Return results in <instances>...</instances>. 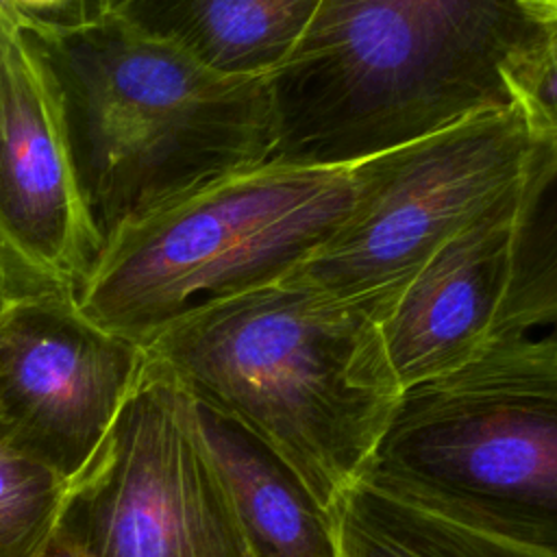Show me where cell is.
I'll return each instance as SVG.
<instances>
[{
  "label": "cell",
  "instance_id": "obj_22",
  "mask_svg": "<svg viewBox=\"0 0 557 557\" xmlns=\"http://www.w3.org/2000/svg\"><path fill=\"white\" fill-rule=\"evenodd\" d=\"M0 20H2V0H0Z\"/></svg>",
  "mask_w": 557,
  "mask_h": 557
},
{
  "label": "cell",
  "instance_id": "obj_15",
  "mask_svg": "<svg viewBox=\"0 0 557 557\" xmlns=\"http://www.w3.org/2000/svg\"><path fill=\"white\" fill-rule=\"evenodd\" d=\"M67 479L0 446V557H41L54 540Z\"/></svg>",
  "mask_w": 557,
  "mask_h": 557
},
{
  "label": "cell",
  "instance_id": "obj_5",
  "mask_svg": "<svg viewBox=\"0 0 557 557\" xmlns=\"http://www.w3.org/2000/svg\"><path fill=\"white\" fill-rule=\"evenodd\" d=\"M359 483L557 557V333L496 337L405 389Z\"/></svg>",
  "mask_w": 557,
  "mask_h": 557
},
{
  "label": "cell",
  "instance_id": "obj_18",
  "mask_svg": "<svg viewBox=\"0 0 557 557\" xmlns=\"http://www.w3.org/2000/svg\"><path fill=\"white\" fill-rule=\"evenodd\" d=\"M9 7L20 11L22 15L37 17L44 22H54L65 4V0H4Z\"/></svg>",
  "mask_w": 557,
  "mask_h": 557
},
{
  "label": "cell",
  "instance_id": "obj_2",
  "mask_svg": "<svg viewBox=\"0 0 557 557\" xmlns=\"http://www.w3.org/2000/svg\"><path fill=\"white\" fill-rule=\"evenodd\" d=\"M15 13L57 87L102 246L205 183L272 159L270 78L218 74L122 15L59 26Z\"/></svg>",
  "mask_w": 557,
  "mask_h": 557
},
{
  "label": "cell",
  "instance_id": "obj_7",
  "mask_svg": "<svg viewBox=\"0 0 557 557\" xmlns=\"http://www.w3.org/2000/svg\"><path fill=\"white\" fill-rule=\"evenodd\" d=\"M544 146L509 104L385 150L368 198L300 272L329 294L387 315L450 237L527 181Z\"/></svg>",
  "mask_w": 557,
  "mask_h": 557
},
{
  "label": "cell",
  "instance_id": "obj_6",
  "mask_svg": "<svg viewBox=\"0 0 557 557\" xmlns=\"http://www.w3.org/2000/svg\"><path fill=\"white\" fill-rule=\"evenodd\" d=\"M54 542L76 557H250L196 398L148 352L67 483Z\"/></svg>",
  "mask_w": 557,
  "mask_h": 557
},
{
  "label": "cell",
  "instance_id": "obj_12",
  "mask_svg": "<svg viewBox=\"0 0 557 557\" xmlns=\"http://www.w3.org/2000/svg\"><path fill=\"white\" fill-rule=\"evenodd\" d=\"M324 0H133L120 15L218 74L270 78Z\"/></svg>",
  "mask_w": 557,
  "mask_h": 557
},
{
  "label": "cell",
  "instance_id": "obj_20",
  "mask_svg": "<svg viewBox=\"0 0 557 557\" xmlns=\"http://www.w3.org/2000/svg\"><path fill=\"white\" fill-rule=\"evenodd\" d=\"M41 557H76V555L70 553L65 546H61V544H57V542L52 540V544L48 546V550H46Z\"/></svg>",
  "mask_w": 557,
  "mask_h": 557
},
{
  "label": "cell",
  "instance_id": "obj_17",
  "mask_svg": "<svg viewBox=\"0 0 557 557\" xmlns=\"http://www.w3.org/2000/svg\"><path fill=\"white\" fill-rule=\"evenodd\" d=\"M133 0H65L59 17L50 24L81 26L111 15H120Z\"/></svg>",
  "mask_w": 557,
  "mask_h": 557
},
{
  "label": "cell",
  "instance_id": "obj_13",
  "mask_svg": "<svg viewBox=\"0 0 557 557\" xmlns=\"http://www.w3.org/2000/svg\"><path fill=\"white\" fill-rule=\"evenodd\" d=\"M337 557H544L455 524L366 483L348 487L331 507Z\"/></svg>",
  "mask_w": 557,
  "mask_h": 557
},
{
  "label": "cell",
  "instance_id": "obj_8",
  "mask_svg": "<svg viewBox=\"0 0 557 557\" xmlns=\"http://www.w3.org/2000/svg\"><path fill=\"white\" fill-rule=\"evenodd\" d=\"M100 250L57 87L15 9L2 0L0 292L76 296Z\"/></svg>",
  "mask_w": 557,
  "mask_h": 557
},
{
  "label": "cell",
  "instance_id": "obj_9",
  "mask_svg": "<svg viewBox=\"0 0 557 557\" xmlns=\"http://www.w3.org/2000/svg\"><path fill=\"white\" fill-rule=\"evenodd\" d=\"M144 361V346L89 320L74 294L7 298L0 313V446L72 481Z\"/></svg>",
  "mask_w": 557,
  "mask_h": 557
},
{
  "label": "cell",
  "instance_id": "obj_1",
  "mask_svg": "<svg viewBox=\"0 0 557 557\" xmlns=\"http://www.w3.org/2000/svg\"><path fill=\"white\" fill-rule=\"evenodd\" d=\"M383 318L294 268L187 311L144 348L196 403L270 446L331 509L361 481L403 396Z\"/></svg>",
  "mask_w": 557,
  "mask_h": 557
},
{
  "label": "cell",
  "instance_id": "obj_19",
  "mask_svg": "<svg viewBox=\"0 0 557 557\" xmlns=\"http://www.w3.org/2000/svg\"><path fill=\"white\" fill-rule=\"evenodd\" d=\"M518 4L535 24L557 22V0H518Z\"/></svg>",
  "mask_w": 557,
  "mask_h": 557
},
{
  "label": "cell",
  "instance_id": "obj_4",
  "mask_svg": "<svg viewBox=\"0 0 557 557\" xmlns=\"http://www.w3.org/2000/svg\"><path fill=\"white\" fill-rule=\"evenodd\" d=\"M383 154L339 165L268 159L205 183L122 226L81 285L78 307L146 346L187 311L309 259L368 198Z\"/></svg>",
  "mask_w": 557,
  "mask_h": 557
},
{
  "label": "cell",
  "instance_id": "obj_16",
  "mask_svg": "<svg viewBox=\"0 0 557 557\" xmlns=\"http://www.w3.org/2000/svg\"><path fill=\"white\" fill-rule=\"evenodd\" d=\"M500 76L531 135L557 148V22L540 24L503 63Z\"/></svg>",
  "mask_w": 557,
  "mask_h": 557
},
{
  "label": "cell",
  "instance_id": "obj_3",
  "mask_svg": "<svg viewBox=\"0 0 557 557\" xmlns=\"http://www.w3.org/2000/svg\"><path fill=\"white\" fill-rule=\"evenodd\" d=\"M537 26L518 0H324L270 76L272 159L355 163L509 107L500 67Z\"/></svg>",
  "mask_w": 557,
  "mask_h": 557
},
{
  "label": "cell",
  "instance_id": "obj_14",
  "mask_svg": "<svg viewBox=\"0 0 557 557\" xmlns=\"http://www.w3.org/2000/svg\"><path fill=\"white\" fill-rule=\"evenodd\" d=\"M544 324H557V148L553 146H544L522 191L494 339L524 335Z\"/></svg>",
  "mask_w": 557,
  "mask_h": 557
},
{
  "label": "cell",
  "instance_id": "obj_21",
  "mask_svg": "<svg viewBox=\"0 0 557 557\" xmlns=\"http://www.w3.org/2000/svg\"><path fill=\"white\" fill-rule=\"evenodd\" d=\"M4 307H7V296L0 292V313L4 311Z\"/></svg>",
  "mask_w": 557,
  "mask_h": 557
},
{
  "label": "cell",
  "instance_id": "obj_11",
  "mask_svg": "<svg viewBox=\"0 0 557 557\" xmlns=\"http://www.w3.org/2000/svg\"><path fill=\"white\" fill-rule=\"evenodd\" d=\"M198 405V420L250 557H337L326 509L259 437Z\"/></svg>",
  "mask_w": 557,
  "mask_h": 557
},
{
  "label": "cell",
  "instance_id": "obj_10",
  "mask_svg": "<svg viewBox=\"0 0 557 557\" xmlns=\"http://www.w3.org/2000/svg\"><path fill=\"white\" fill-rule=\"evenodd\" d=\"M524 185L450 237L383 318V346L403 392L463 368L494 339Z\"/></svg>",
  "mask_w": 557,
  "mask_h": 557
}]
</instances>
